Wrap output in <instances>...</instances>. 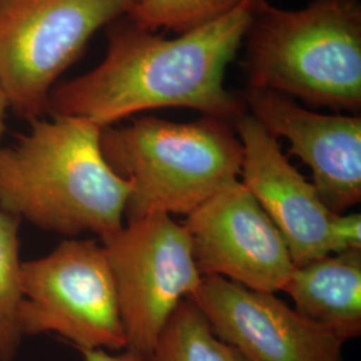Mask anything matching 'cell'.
Returning a JSON list of instances; mask_svg holds the SVG:
<instances>
[{
	"instance_id": "obj_11",
	"label": "cell",
	"mask_w": 361,
	"mask_h": 361,
	"mask_svg": "<svg viewBox=\"0 0 361 361\" xmlns=\"http://www.w3.org/2000/svg\"><path fill=\"white\" fill-rule=\"evenodd\" d=\"M234 125L244 150L240 180L283 235L295 267L331 255L329 226L335 213L325 207L314 185L255 116L244 113Z\"/></svg>"
},
{
	"instance_id": "obj_6",
	"label": "cell",
	"mask_w": 361,
	"mask_h": 361,
	"mask_svg": "<svg viewBox=\"0 0 361 361\" xmlns=\"http://www.w3.org/2000/svg\"><path fill=\"white\" fill-rule=\"evenodd\" d=\"M140 0H6L0 6V86L10 109L34 121L54 83L91 37Z\"/></svg>"
},
{
	"instance_id": "obj_4",
	"label": "cell",
	"mask_w": 361,
	"mask_h": 361,
	"mask_svg": "<svg viewBox=\"0 0 361 361\" xmlns=\"http://www.w3.org/2000/svg\"><path fill=\"white\" fill-rule=\"evenodd\" d=\"M110 168L128 180V221L154 213L189 216L240 180L244 150L229 122L202 116L177 123L146 116L101 131Z\"/></svg>"
},
{
	"instance_id": "obj_8",
	"label": "cell",
	"mask_w": 361,
	"mask_h": 361,
	"mask_svg": "<svg viewBox=\"0 0 361 361\" xmlns=\"http://www.w3.org/2000/svg\"><path fill=\"white\" fill-rule=\"evenodd\" d=\"M182 225L202 277L276 293L295 269L283 235L240 180L212 195Z\"/></svg>"
},
{
	"instance_id": "obj_3",
	"label": "cell",
	"mask_w": 361,
	"mask_h": 361,
	"mask_svg": "<svg viewBox=\"0 0 361 361\" xmlns=\"http://www.w3.org/2000/svg\"><path fill=\"white\" fill-rule=\"evenodd\" d=\"M245 38L250 87L336 110H360L361 10L356 0H313L301 10L257 0Z\"/></svg>"
},
{
	"instance_id": "obj_9",
	"label": "cell",
	"mask_w": 361,
	"mask_h": 361,
	"mask_svg": "<svg viewBox=\"0 0 361 361\" xmlns=\"http://www.w3.org/2000/svg\"><path fill=\"white\" fill-rule=\"evenodd\" d=\"M189 298L214 335L247 361H343L344 337L310 322L274 293L212 276L202 277Z\"/></svg>"
},
{
	"instance_id": "obj_17",
	"label": "cell",
	"mask_w": 361,
	"mask_h": 361,
	"mask_svg": "<svg viewBox=\"0 0 361 361\" xmlns=\"http://www.w3.org/2000/svg\"><path fill=\"white\" fill-rule=\"evenodd\" d=\"M85 361H145L141 356L123 349L121 352H109L104 349H80Z\"/></svg>"
},
{
	"instance_id": "obj_7",
	"label": "cell",
	"mask_w": 361,
	"mask_h": 361,
	"mask_svg": "<svg viewBox=\"0 0 361 361\" xmlns=\"http://www.w3.org/2000/svg\"><path fill=\"white\" fill-rule=\"evenodd\" d=\"M101 244L114 276L125 349L145 360L170 314L202 281L189 235L171 216L154 213L128 221Z\"/></svg>"
},
{
	"instance_id": "obj_14",
	"label": "cell",
	"mask_w": 361,
	"mask_h": 361,
	"mask_svg": "<svg viewBox=\"0 0 361 361\" xmlns=\"http://www.w3.org/2000/svg\"><path fill=\"white\" fill-rule=\"evenodd\" d=\"M20 219L0 209V361H13L25 335L20 328Z\"/></svg>"
},
{
	"instance_id": "obj_18",
	"label": "cell",
	"mask_w": 361,
	"mask_h": 361,
	"mask_svg": "<svg viewBox=\"0 0 361 361\" xmlns=\"http://www.w3.org/2000/svg\"><path fill=\"white\" fill-rule=\"evenodd\" d=\"M10 109V104H8V99H7V95L3 90V87L0 86V140L4 134V130H6V114H7V110Z\"/></svg>"
},
{
	"instance_id": "obj_2",
	"label": "cell",
	"mask_w": 361,
	"mask_h": 361,
	"mask_svg": "<svg viewBox=\"0 0 361 361\" xmlns=\"http://www.w3.org/2000/svg\"><path fill=\"white\" fill-rule=\"evenodd\" d=\"M101 131L77 116L31 121L26 134L0 147V209L67 237L116 235L131 186L107 164Z\"/></svg>"
},
{
	"instance_id": "obj_16",
	"label": "cell",
	"mask_w": 361,
	"mask_h": 361,
	"mask_svg": "<svg viewBox=\"0 0 361 361\" xmlns=\"http://www.w3.org/2000/svg\"><path fill=\"white\" fill-rule=\"evenodd\" d=\"M331 255L361 250V216L359 213L335 214L329 226Z\"/></svg>"
},
{
	"instance_id": "obj_12",
	"label": "cell",
	"mask_w": 361,
	"mask_h": 361,
	"mask_svg": "<svg viewBox=\"0 0 361 361\" xmlns=\"http://www.w3.org/2000/svg\"><path fill=\"white\" fill-rule=\"evenodd\" d=\"M283 292L295 310L347 341L361 334V250L295 267Z\"/></svg>"
},
{
	"instance_id": "obj_1",
	"label": "cell",
	"mask_w": 361,
	"mask_h": 361,
	"mask_svg": "<svg viewBox=\"0 0 361 361\" xmlns=\"http://www.w3.org/2000/svg\"><path fill=\"white\" fill-rule=\"evenodd\" d=\"M257 0L174 39L133 26L111 34L94 70L55 87L51 116H77L107 128L145 110L185 107L234 123L245 113L225 89V73L252 22Z\"/></svg>"
},
{
	"instance_id": "obj_5",
	"label": "cell",
	"mask_w": 361,
	"mask_h": 361,
	"mask_svg": "<svg viewBox=\"0 0 361 361\" xmlns=\"http://www.w3.org/2000/svg\"><path fill=\"white\" fill-rule=\"evenodd\" d=\"M20 290L25 337L54 334L78 350L126 348L114 276L95 240H63L49 255L22 261Z\"/></svg>"
},
{
	"instance_id": "obj_15",
	"label": "cell",
	"mask_w": 361,
	"mask_h": 361,
	"mask_svg": "<svg viewBox=\"0 0 361 361\" xmlns=\"http://www.w3.org/2000/svg\"><path fill=\"white\" fill-rule=\"evenodd\" d=\"M245 0H140L130 11L133 23L147 31L178 34L204 26L237 8Z\"/></svg>"
},
{
	"instance_id": "obj_19",
	"label": "cell",
	"mask_w": 361,
	"mask_h": 361,
	"mask_svg": "<svg viewBox=\"0 0 361 361\" xmlns=\"http://www.w3.org/2000/svg\"><path fill=\"white\" fill-rule=\"evenodd\" d=\"M4 1H6V0H0V6H1Z\"/></svg>"
},
{
	"instance_id": "obj_10",
	"label": "cell",
	"mask_w": 361,
	"mask_h": 361,
	"mask_svg": "<svg viewBox=\"0 0 361 361\" xmlns=\"http://www.w3.org/2000/svg\"><path fill=\"white\" fill-rule=\"evenodd\" d=\"M249 114L274 138L289 142L313 173V185L332 213L361 201V118L328 116L305 109L276 91L249 87Z\"/></svg>"
},
{
	"instance_id": "obj_13",
	"label": "cell",
	"mask_w": 361,
	"mask_h": 361,
	"mask_svg": "<svg viewBox=\"0 0 361 361\" xmlns=\"http://www.w3.org/2000/svg\"><path fill=\"white\" fill-rule=\"evenodd\" d=\"M145 361H247L219 340L193 300L185 298L170 314Z\"/></svg>"
}]
</instances>
